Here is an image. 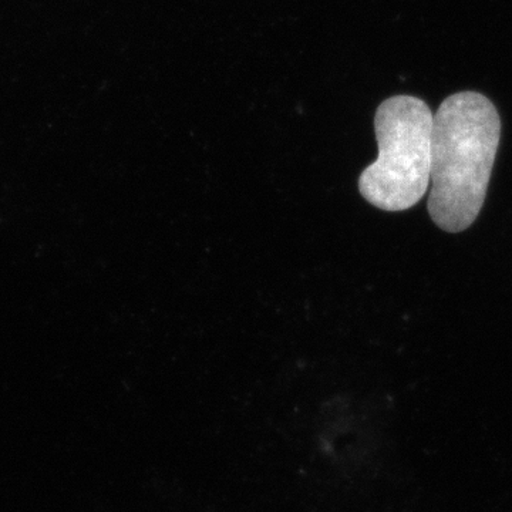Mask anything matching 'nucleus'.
<instances>
[{
	"instance_id": "2",
	"label": "nucleus",
	"mask_w": 512,
	"mask_h": 512,
	"mask_svg": "<svg viewBox=\"0 0 512 512\" xmlns=\"http://www.w3.org/2000/svg\"><path fill=\"white\" fill-rule=\"evenodd\" d=\"M433 117L430 107L413 96H394L380 104L375 116L379 156L359 178L367 202L397 212L424 197L430 185Z\"/></svg>"
},
{
	"instance_id": "1",
	"label": "nucleus",
	"mask_w": 512,
	"mask_h": 512,
	"mask_svg": "<svg viewBox=\"0 0 512 512\" xmlns=\"http://www.w3.org/2000/svg\"><path fill=\"white\" fill-rule=\"evenodd\" d=\"M500 137V116L483 94H453L434 114L429 212L443 231L461 232L476 221Z\"/></svg>"
}]
</instances>
